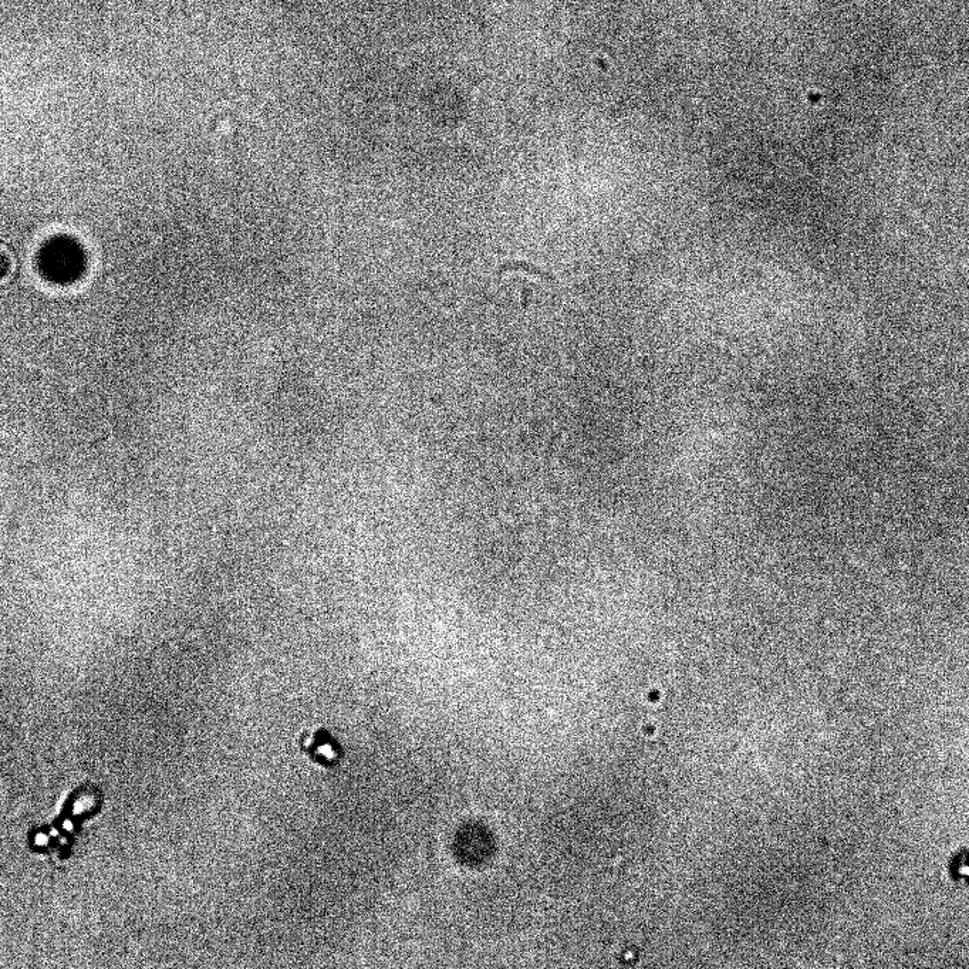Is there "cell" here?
Segmentation results:
<instances>
[{
	"label": "cell",
	"mask_w": 969,
	"mask_h": 969,
	"mask_svg": "<svg viewBox=\"0 0 969 969\" xmlns=\"http://www.w3.org/2000/svg\"><path fill=\"white\" fill-rule=\"evenodd\" d=\"M300 748L310 761L324 768H333L343 759V748L327 729L320 728L300 739Z\"/></svg>",
	"instance_id": "6da1fadb"
},
{
	"label": "cell",
	"mask_w": 969,
	"mask_h": 969,
	"mask_svg": "<svg viewBox=\"0 0 969 969\" xmlns=\"http://www.w3.org/2000/svg\"><path fill=\"white\" fill-rule=\"evenodd\" d=\"M945 871L955 889L969 894V847H961L952 853Z\"/></svg>",
	"instance_id": "7a4b0ae2"
},
{
	"label": "cell",
	"mask_w": 969,
	"mask_h": 969,
	"mask_svg": "<svg viewBox=\"0 0 969 969\" xmlns=\"http://www.w3.org/2000/svg\"><path fill=\"white\" fill-rule=\"evenodd\" d=\"M518 270H523V272L529 273V275L538 276L540 279L550 280V282H555V279L549 275V273L543 272L538 266L530 265L528 262H508L499 268V275L508 272H518Z\"/></svg>",
	"instance_id": "3957f363"
}]
</instances>
